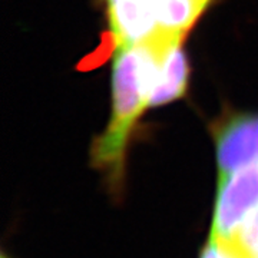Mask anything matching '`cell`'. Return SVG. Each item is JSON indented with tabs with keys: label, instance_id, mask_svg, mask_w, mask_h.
I'll return each instance as SVG.
<instances>
[{
	"label": "cell",
	"instance_id": "2",
	"mask_svg": "<svg viewBox=\"0 0 258 258\" xmlns=\"http://www.w3.org/2000/svg\"><path fill=\"white\" fill-rule=\"evenodd\" d=\"M258 208V164L220 176L211 238L232 241Z\"/></svg>",
	"mask_w": 258,
	"mask_h": 258
},
{
	"label": "cell",
	"instance_id": "5",
	"mask_svg": "<svg viewBox=\"0 0 258 258\" xmlns=\"http://www.w3.org/2000/svg\"><path fill=\"white\" fill-rule=\"evenodd\" d=\"M189 66L181 45L176 46L162 64L149 96V106L155 108L179 99L186 91Z\"/></svg>",
	"mask_w": 258,
	"mask_h": 258
},
{
	"label": "cell",
	"instance_id": "8",
	"mask_svg": "<svg viewBox=\"0 0 258 258\" xmlns=\"http://www.w3.org/2000/svg\"><path fill=\"white\" fill-rule=\"evenodd\" d=\"M200 258H249L247 257L240 247L232 241H221L211 238L205 245Z\"/></svg>",
	"mask_w": 258,
	"mask_h": 258
},
{
	"label": "cell",
	"instance_id": "1",
	"mask_svg": "<svg viewBox=\"0 0 258 258\" xmlns=\"http://www.w3.org/2000/svg\"><path fill=\"white\" fill-rule=\"evenodd\" d=\"M181 42L179 37L154 29L138 43L119 49L116 55L112 76V116L91 149L92 165L106 175L113 192L123 186L129 139L141 115L149 106L159 71Z\"/></svg>",
	"mask_w": 258,
	"mask_h": 258
},
{
	"label": "cell",
	"instance_id": "3",
	"mask_svg": "<svg viewBox=\"0 0 258 258\" xmlns=\"http://www.w3.org/2000/svg\"><path fill=\"white\" fill-rule=\"evenodd\" d=\"M220 176L258 164V116H235L217 135Z\"/></svg>",
	"mask_w": 258,
	"mask_h": 258
},
{
	"label": "cell",
	"instance_id": "4",
	"mask_svg": "<svg viewBox=\"0 0 258 258\" xmlns=\"http://www.w3.org/2000/svg\"><path fill=\"white\" fill-rule=\"evenodd\" d=\"M115 45L129 47L157 28V0H106Z\"/></svg>",
	"mask_w": 258,
	"mask_h": 258
},
{
	"label": "cell",
	"instance_id": "9",
	"mask_svg": "<svg viewBox=\"0 0 258 258\" xmlns=\"http://www.w3.org/2000/svg\"><path fill=\"white\" fill-rule=\"evenodd\" d=\"M2 258H8V257H6V254H3V255H2Z\"/></svg>",
	"mask_w": 258,
	"mask_h": 258
},
{
	"label": "cell",
	"instance_id": "7",
	"mask_svg": "<svg viewBox=\"0 0 258 258\" xmlns=\"http://www.w3.org/2000/svg\"><path fill=\"white\" fill-rule=\"evenodd\" d=\"M232 242H235L247 257L258 258V208L244 221Z\"/></svg>",
	"mask_w": 258,
	"mask_h": 258
},
{
	"label": "cell",
	"instance_id": "6",
	"mask_svg": "<svg viewBox=\"0 0 258 258\" xmlns=\"http://www.w3.org/2000/svg\"><path fill=\"white\" fill-rule=\"evenodd\" d=\"M211 0H157V28L185 37Z\"/></svg>",
	"mask_w": 258,
	"mask_h": 258
}]
</instances>
